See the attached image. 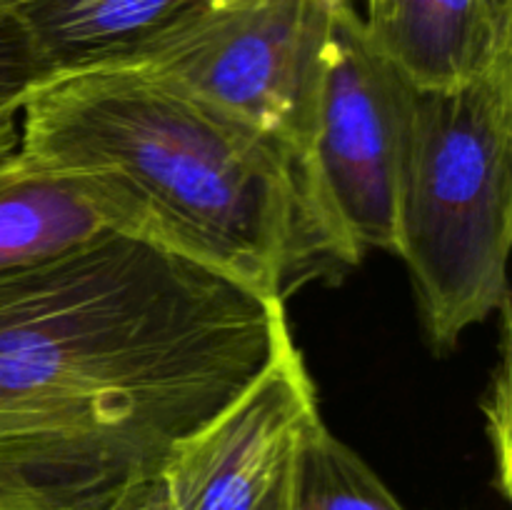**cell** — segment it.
Listing matches in <instances>:
<instances>
[{
	"label": "cell",
	"instance_id": "cell-1",
	"mask_svg": "<svg viewBox=\"0 0 512 510\" xmlns=\"http://www.w3.org/2000/svg\"><path fill=\"white\" fill-rule=\"evenodd\" d=\"M293 338L268 300L125 233L0 273V510H105Z\"/></svg>",
	"mask_w": 512,
	"mask_h": 510
},
{
	"label": "cell",
	"instance_id": "cell-2",
	"mask_svg": "<svg viewBox=\"0 0 512 510\" xmlns=\"http://www.w3.org/2000/svg\"><path fill=\"white\" fill-rule=\"evenodd\" d=\"M18 150L78 185L115 233L268 300L320 265H353L295 150L140 65L38 80Z\"/></svg>",
	"mask_w": 512,
	"mask_h": 510
},
{
	"label": "cell",
	"instance_id": "cell-3",
	"mask_svg": "<svg viewBox=\"0 0 512 510\" xmlns=\"http://www.w3.org/2000/svg\"><path fill=\"white\" fill-rule=\"evenodd\" d=\"M512 58L450 90L415 93L393 253L430 338L455 345L508 305Z\"/></svg>",
	"mask_w": 512,
	"mask_h": 510
},
{
	"label": "cell",
	"instance_id": "cell-4",
	"mask_svg": "<svg viewBox=\"0 0 512 510\" xmlns=\"http://www.w3.org/2000/svg\"><path fill=\"white\" fill-rule=\"evenodd\" d=\"M418 90L368 43L353 0L335 13L303 143L318 208L353 263L393 250Z\"/></svg>",
	"mask_w": 512,
	"mask_h": 510
},
{
	"label": "cell",
	"instance_id": "cell-5",
	"mask_svg": "<svg viewBox=\"0 0 512 510\" xmlns=\"http://www.w3.org/2000/svg\"><path fill=\"white\" fill-rule=\"evenodd\" d=\"M343 0H258L213 10L140 68L273 135L303 160L320 60Z\"/></svg>",
	"mask_w": 512,
	"mask_h": 510
},
{
	"label": "cell",
	"instance_id": "cell-6",
	"mask_svg": "<svg viewBox=\"0 0 512 510\" xmlns=\"http://www.w3.org/2000/svg\"><path fill=\"white\" fill-rule=\"evenodd\" d=\"M315 420V383L288 338L248 388L170 450L163 475L175 510H255Z\"/></svg>",
	"mask_w": 512,
	"mask_h": 510
},
{
	"label": "cell",
	"instance_id": "cell-7",
	"mask_svg": "<svg viewBox=\"0 0 512 510\" xmlns=\"http://www.w3.org/2000/svg\"><path fill=\"white\" fill-rule=\"evenodd\" d=\"M368 43L420 93L512 58V0H365Z\"/></svg>",
	"mask_w": 512,
	"mask_h": 510
},
{
	"label": "cell",
	"instance_id": "cell-8",
	"mask_svg": "<svg viewBox=\"0 0 512 510\" xmlns=\"http://www.w3.org/2000/svg\"><path fill=\"white\" fill-rule=\"evenodd\" d=\"M43 75L138 65L213 0H3Z\"/></svg>",
	"mask_w": 512,
	"mask_h": 510
},
{
	"label": "cell",
	"instance_id": "cell-9",
	"mask_svg": "<svg viewBox=\"0 0 512 510\" xmlns=\"http://www.w3.org/2000/svg\"><path fill=\"white\" fill-rule=\"evenodd\" d=\"M110 230L78 185L18 148L0 160V273L43 263Z\"/></svg>",
	"mask_w": 512,
	"mask_h": 510
},
{
	"label": "cell",
	"instance_id": "cell-10",
	"mask_svg": "<svg viewBox=\"0 0 512 510\" xmlns=\"http://www.w3.org/2000/svg\"><path fill=\"white\" fill-rule=\"evenodd\" d=\"M288 510L405 508L353 448L315 420L295 448Z\"/></svg>",
	"mask_w": 512,
	"mask_h": 510
},
{
	"label": "cell",
	"instance_id": "cell-11",
	"mask_svg": "<svg viewBox=\"0 0 512 510\" xmlns=\"http://www.w3.org/2000/svg\"><path fill=\"white\" fill-rule=\"evenodd\" d=\"M43 78L23 30L0 0V118L20 115L28 93Z\"/></svg>",
	"mask_w": 512,
	"mask_h": 510
},
{
	"label": "cell",
	"instance_id": "cell-12",
	"mask_svg": "<svg viewBox=\"0 0 512 510\" xmlns=\"http://www.w3.org/2000/svg\"><path fill=\"white\" fill-rule=\"evenodd\" d=\"M105 510H175L163 470L135 480Z\"/></svg>",
	"mask_w": 512,
	"mask_h": 510
},
{
	"label": "cell",
	"instance_id": "cell-13",
	"mask_svg": "<svg viewBox=\"0 0 512 510\" xmlns=\"http://www.w3.org/2000/svg\"><path fill=\"white\" fill-rule=\"evenodd\" d=\"M290 473H293V460H290L288 468L278 475V480L273 483V488L265 493V498L260 500V505L255 510H288V498H290Z\"/></svg>",
	"mask_w": 512,
	"mask_h": 510
},
{
	"label": "cell",
	"instance_id": "cell-14",
	"mask_svg": "<svg viewBox=\"0 0 512 510\" xmlns=\"http://www.w3.org/2000/svg\"><path fill=\"white\" fill-rule=\"evenodd\" d=\"M20 138V115H5L0 118V160L18 148Z\"/></svg>",
	"mask_w": 512,
	"mask_h": 510
},
{
	"label": "cell",
	"instance_id": "cell-15",
	"mask_svg": "<svg viewBox=\"0 0 512 510\" xmlns=\"http://www.w3.org/2000/svg\"><path fill=\"white\" fill-rule=\"evenodd\" d=\"M258 0H213L215 10H233V8H243V5H253Z\"/></svg>",
	"mask_w": 512,
	"mask_h": 510
}]
</instances>
